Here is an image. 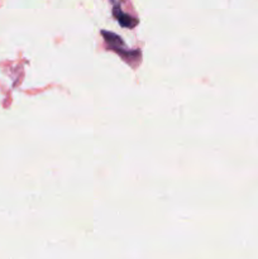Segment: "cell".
<instances>
[{"label": "cell", "mask_w": 258, "mask_h": 259, "mask_svg": "<svg viewBox=\"0 0 258 259\" xmlns=\"http://www.w3.org/2000/svg\"><path fill=\"white\" fill-rule=\"evenodd\" d=\"M103 36L105 37V40L106 42H109L110 44H112L113 47H117V46H124V42H123V40H121L119 36H117V34L112 33V32H103Z\"/></svg>", "instance_id": "2"}, {"label": "cell", "mask_w": 258, "mask_h": 259, "mask_svg": "<svg viewBox=\"0 0 258 259\" xmlns=\"http://www.w3.org/2000/svg\"><path fill=\"white\" fill-rule=\"evenodd\" d=\"M114 16L117 17V19H118V22L120 23L121 27L134 28L136 25L138 24L137 19H134L133 17L128 16V14H124V13H123L120 9H119L118 6H115Z\"/></svg>", "instance_id": "1"}]
</instances>
